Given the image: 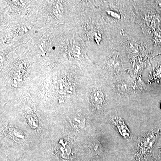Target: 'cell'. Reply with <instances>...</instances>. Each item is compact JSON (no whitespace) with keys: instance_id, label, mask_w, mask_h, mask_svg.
Here are the masks:
<instances>
[{"instance_id":"obj_1","label":"cell","mask_w":161,"mask_h":161,"mask_svg":"<svg viewBox=\"0 0 161 161\" xmlns=\"http://www.w3.org/2000/svg\"><path fill=\"white\" fill-rule=\"evenodd\" d=\"M91 100L96 104H101L104 100V95L100 91H96L91 95Z\"/></svg>"},{"instance_id":"obj_2","label":"cell","mask_w":161,"mask_h":161,"mask_svg":"<svg viewBox=\"0 0 161 161\" xmlns=\"http://www.w3.org/2000/svg\"><path fill=\"white\" fill-rule=\"evenodd\" d=\"M73 122L75 125L82 128L84 127L85 125V119L83 116L80 115L75 116L73 119Z\"/></svg>"},{"instance_id":"obj_3","label":"cell","mask_w":161,"mask_h":161,"mask_svg":"<svg viewBox=\"0 0 161 161\" xmlns=\"http://www.w3.org/2000/svg\"><path fill=\"white\" fill-rule=\"evenodd\" d=\"M160 107H161V105H160Z\"/></svg>"}]
</instances>
